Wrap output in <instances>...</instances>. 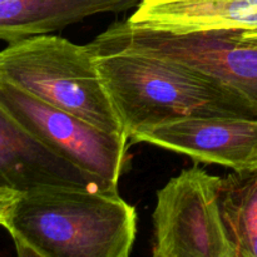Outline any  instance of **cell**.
I'll list each match as a JSON object with an SVG mask.
<instances>
[{"label":"cell","instance_id":"9","mask_svg":"<svg viewBox=\"0 0 257 257\" xmlns=\"http://www.w3.org/2000/svg\"><path fill=\"white\" fill-rule=\"evenodd\" d=\"M132 24L173 34L257 30V0H142Z\"/></svg>","mask_w":257,"mask_h":257},{"label":"cell","instance_id":"3","mask_svg":"<svg viewBox=\"0 0 257 257\" xmlns=\"http://www.w3.org/2000/svg\"><path fill=\"white\" fill-rule=\"evenodd\" d=\"M0 80L102 130L127 135L90 44L52 34L9 43L0 50Z\"/></svg>","mask_w":257,"mask_h":257},{"label":"cell","instance_id":"5","mask_svg":"<svg viewBox=\"0 0 257 257\" xmlns=\"http://www.w3.org/2000/svg\"><path fill=\"white\" fill-rule=\"evenodd\" d=\"M222 177L192 167L157 192L152 215L155 257H236L220 205Z\"/></svg>","mask_w":257,"mask_h":257},{"label":"cell","instance_id":"4","mask_svg":"<svg viewBox=\"0 0 257 257\" xmlns=\"http://www.w3.org/2000/svg\"><path fill=\"white\" fill-rule=\"evenodd\" d=\"M89 44L99 52L145 53L195 68L235 90L257 114V39L241 30L173 34L125 20L110 25Z\"/></svg>","mask_w":257,"mask_h":257},{"label":"cell","instance_id":"6","mask_svg":"<svg viewBox=\"0 0 257 257\" xmlns=\"http://www.w3.org/2000/svg\"><path fill=\"white\" fill-rule=\"evenodd\" d=\"M0 108L58 156L118 188L127 168V135L90 124L4 80H0Z\"/></svg>","mask_w":257,"mask_h":257},{"label":"cell","instance_id":"10","mask_svg":"<svg viewBox=\"0 0 257 257\" xmlns=\"http://www.w3.org/2000/svg\"><path fill=\"white\" fill-rule=\"evenodd\" d=\"M142 0H0V40L50 34L88 17L125 12Z\"/></svg>","mask_w":257,"mask_h":257},{"label":"cell","instance_id":"7","mask_svg":"<svg viewBox=\"0 0 257 257\" xmlns=\"http://www.w3.org/2000/svg\"><path fill=\"white\" fill-rule=\"evenodd\" d=\"M131 143L146 142L232 171L257 167V118L191 117L141 131Z\"/></svg>","mask_w":257,"mask_h":257},{"label":"cell","instance_id":"12","mask_svg":"<svg viewBox=\"0 0 257 257\" xmlns=\"http://www.w3.org/2000/svg\"><path fill=\"white\" fill-rule=\"evenodd\" d=\"M242 34L247 38H256L257 39V30H250V32H242Z\"/></svg>","mask_w":257,"mask_h":257},{"label":"cell","instance_id":"2","mask_svg":"<svg viewBox=\"0 0 257 257\" xmlns=\"http://www.w3.org/2000/svg\"><path fill=\"white\" fill-rule=\"evenodd\" d=\"M94 60L130 138L183 118H257L235 90L182 63L130 50H94Z\"/></svg>","mask_w":257,"mask_h":257},{"label":"cell","instance_id":"1","mask_svg":"<svg viewBox=\"0 0 257 257\" xmlns=\"http://www.w3.org/2000/svg\"><path fill=\"white\" fill-rule=\"evenodd\" d=\"M0 226L20 257H128L137 212L118 190L42 186L0 192Z\"/></svg>","mask_w":257,"mask_h":257},{"label":"cell","instance_id":"11","mask_svg":"<svg viewBox=\"0 0 257 257\" xmlns=\"http://www.w3.org/2000/svg\"><path fill=\"white\" fill-rule=\"evenodd\" d=\"M220 205L236 257H257V167L222 177Z\"/></svg>","mask_w":257,"mask_h":257},{"label":"cell","instance_id":"8","mask_svg":"<svg viewBox=\"0 0 257 257\" xmlns=\"http://www.w3.org/2000/svg\"><path fill=\"white\" fill-rule=\"evenodd\" d=\"M42 186L118 190L58 156L0 108V192Z\"/></svg>","mask_w":257,"mask_h":257}]
</instances>
